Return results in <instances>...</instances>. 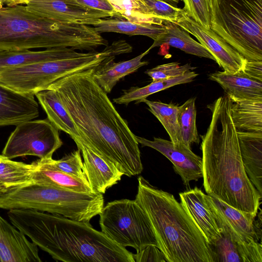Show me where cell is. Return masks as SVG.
Wrapping results in <instances>:
<instances>
[{
  "instance_id": "cell-1",
  "label": "cell",
  "mask_w": 262,
  "mask_h": 262,
  "mask_svg": "<svg viewBox=\"0 0 262 262\" xmlns=\"http://www.w3.org/2000/svg\"><path fill=\"white\" fill-rule=\"evenodd\" d=\"M94 69L61 78L47 89L58 94L82 143L114 164L123 175L139 174L143 168L136 135L94 79Z\"/></svg>"
},
{
  "instance_id": "cell-2",
  "label": "cell",
  "mask_w": 262,
  "mask_h": 262,
  "mask_svg": "<svg viewBox=\"0 0 262 262\" xmlns=\"http://www.w3.org/2000/svg\"><path fill=\"white\" fill-rule=\"evenodd\" d=\"M232 103L225 94L207 106L211 119L206 133L201 136L203 186L207 194L256 215L262 195L243 165L237 131L231 116Z\"/></svg>"
},
{
  "instance_id": "cell-3",
  "label": "cell",
  "mask_w": 262,
  "mask_h": 262,
  "mask_svg": "<svg viewBox=\"0 0 262 262\" xmlns=\"http://www.w3.org/2000/svg\"><path fill=\"white\" fill-rule=\"evenodd\" d=\"M11 224L52 257L64 262H135L133 254L90 222L29 209H12Z\"/></svg>"
},
{
  "instance_id": "cell-4",
  "label": "cell",
  "mask_w": 262,
  "mask_h": 262,
  "mask_svg": "<svg viewBox=\"0 0 262 262\" xmlns=\"http://www.w3.org/2000/svg\"><path fill=\"white\" fill-rule=\"evenodd\" d=\"M138 180L135 200L147 215L167 262H213L205 237L182 204L143 177Z\"/></svg>"
},
{
  "instance_id": "cell-5",
  "label": "cell",
  "mask_w": 262,
  "mask_h": 262,
  "mask_svg": "<svg viewBox=\"0 0 262 262\" xmlns=\"http://www.w3.org/2000/svg\"><path fill=\"white\" fill-rule=\"evenodd\" d=\"M107 44L89 25L44 18L29 11L26 5L0 9V50L70 48L92 51Z\"/></svg>"
},
{
  "instance_id": "cell-6",
  "label": "cell",
  "mask_w": 262,
  "mask_h": 262,
  "mask_svg": "<svg viewBox=\"0 0 262 262\" xmlns=\"http://www.w3.org/2000/svg\"><path fill=\"white\" fill-rule=\"evenodd\" d=\"M104 207L102 193L81 192L31 182L0 192V208L29 209L90 222Z\"/></svg>"
},
{
  "instance_id": "cell-7",
  "label": "cell",
  "mask_w": 262,
  "mask_h": 262,
  "mask_svg": "<svg viewBox=\"0 0 262 262\" xmlns=\"http://www.w3.org/2000/svg\"><path fill=\"white\" fill-rule=\"evenodd\" d=\"M210 29L248 61H262V0H210Z\"/></svg>"
},
{
  "instance_id": "cell-8",
  "label": "cell",
  "mask_w": 262,
  "mask_h": 262,
  "mask_svg": "<svg viewBox=\"0 0 262 262\" xmlns=\"http://www.w3.org/2000/svg\"><path fill=\"white\" fill-rule=\"evenodd\" d=\"M123 53L122 45L114 41L100 52H82L77 56L5 68L0 70V84L18 93L34 96L61 78L95 68Z\"/></svg>"
},
{
  "instance_id": "cell-9",
  "label": "cell",
  "mask_w": 262,
  "mask_h": 262,
  "mask_svg": "<svg viewBox=\"0 0 262 262\" xmlns=\"http://www.w3.org/2000/svg\"><path fill=\"white\" fill-rule=\"evenodd\" d=\"M99 215L101 232L119 246L137 252L150 245L158 247L149 220L135 200L108 202Z\"/></svg>"
},
{
  "instance_id": "cell-10",
  "label": "cell",
  "mask_w": 262,
  "mask_h": 262,
  "mask_svg": "<svg viewBox=\"0 0 262 262\" xmlns=\"http://www.w3.org/2000/svg\"><path fill=\"white\" fill-rule=\"evenodd\" d=\"M62 144L59 129L48 118L31 120L16 125L2 155L10 159L26 156L50 159Z\"/></svg>"
},
{
  "instance_id": "cell-11",
  "label": "cell",
  "mask_w": 262,
  "mask_h": 262,
  "mask_svg": "<svg viewBox=\"0 0 262 262\" xmlns=\"http://www.w3.org/2000/svg\"><path fill=\"white\" fill-rule=\"evenodd\" d=\"M176 24L194 36L224 72L234 74L243 68L247 60L242 55L211 29H206L189 17L184 10Z\"/></svg>"
},
{
  "instance_id": "cell-12",
  "label": "cell",
  "mask_w": 262,
  "mask_h": 262,
  "mask_svg": "<svg viewBox=\"0 0 262 262\" xmlns=\"http://www.w3.org/2000/svg\"><path fill=\"white\" fill-rule=\"evenodd\" d=\"M35 14L52 20L94 26L108 13L89 8L75 0H34L25 5Z\"/></svg>"
},
{
  "instance_id": "cell-13",
  "label": "cell",
  "mask_w": 262,
  "mask_h": 262,
  "mask_svg": "<svg viewBox=\"0 0 262 262\" xmlns=\"http://www.w3.org/2000/svg\"><path fill=\"white\" fill-rule=\"evenodd\" d=\"M205 196L221 232L227 233L235 242H258L256 215L236 209L213 195Z\"/></svg>"
},
{
  "instance_id": "cell-14",
  "label": "cell",
  "mask_w": 262,
  "mask_h": 262,
  "mask_svg": "<svg viewBox=\"0 0 262 262\" xmlns=\"http://www.w3.org/2000/svg\"><path fill=\"white\" fill-rule=\"evenodd\" d=\"M137 142L142 147H151L166 157L173 164L176 173L181 178L183 184L188 186L192 181L203 177L202 159L183 144L174 145L171 141L159 137L149 140L136 136Z\"/></svg>"
},
{
  "instance_id": "cell-15",
  "label": "cell",
  "mask_w": 262,
  "mask_h": 262,
  "mask_svg": "<svg viewBox=\"0 0 262 262\" xmlns=\"http://www.w3.org/2000/svg\"><path fill=\"white\" fill-rule=\"evenodd\" d=\"M38 247L0 215V262H40Z\"/></svg>"
},
{
  "instance_id": "cell-16",
  "label": "cell",
  "mask_w": 262,
  "mask_h": 262,
  "mask_svg": "<svg viewBox=\"0 0 262 262\" xmlns=\"http://www.w3.org/2000/svg\"><path fill=\"white\" fill-rule=\"evenodd\" d=\"M34 96L16 92L0 84V127L17 125L39 116Z\"/></svg>"
},
{
  "instance_id": "cell-17",
  "label": "cell",
  "mask_w": 262,
  "mask_h": 262,
  "mask_svg": "<svg viewBox=\"0 0 262 262\" xmlns=\"http://www.w3.org/2000/svg\"><path fill=\"white\" fill-rule=\"evenodd\" d=\"M205 195L197 187L179 193L181 203L201 230L208 245H212L221 237V233Z\"/></svg>"
},
{
  "instance_id": "cell-18",
  "label": "cell",
  "mask_w": 262,
  "mask_h": 262,
  "mask_svg": "<svg viewBox=\"0 0 262 262\" xmlns=\"http://www.w3.org/2000/svg\"><path fill=\"white\" fill-rule=\"evenodd\" d=\"M76 145L82 154L85 173L93 192L104 194L121 180L123 174L114 164L83 143Z\"/></svg>"
},
{
  "instance_id": "cell-19",
  "label": "cell",
  "mask_w": 262,
  "mask_h": 262,
  "mask_svg": "<svg viewBox=\"0 0 262 262\" xmlns=\"http://www.w3.org/2000/svg\"><path fill=\"white\" fill-rule=\"evenodd\" d=\"M237 136L246 172L262 195V133L237 132Z\"/></svg>"
},
{
  "instance_id": "cell-20",
  "label": "cell",
  "mask_w": 262,
  "mask_h": 262,
  "mask_svg": "<svg viewBox=\"0 0 262 262\" xmlns=\"http://www.w3.org/2000/svg\"><path fill=\"white\" fill-rule=\"evenodd\" d=\"M151 49L149 47L128 60L115 62V58L107 60L94 69L92 74L94 79L106 94L110 93L121 79L148 64V61L142 59Z\"/></svg>"
},
{
  "instance_id": "cell-21",
  "label": "cell",
  "mask_w": 262,
  "mask_h": 262,
  "mask_svg": "<svg viewBox=\"0 0 262 262\" xmlns=\"http://www.w3.org/2000/svg\"><path fill=\"white\" fill-rule=\"evenodd\" d=\"M209 78L221 85L232 102L262 97V81L241 71L234 74L217 71L209 74Z\"/></svg>"
},
{
  "instance_id": "cell-22",
  "label": "cell",
  "mask_w": 262,
  "mask_h": 262,
  "mask_svg": "<svg viewBox=\"0 0 262 262\" xmlns=\"http://www.w3.org/2000/svg\"><path fill=\"white\" fill-rule=\"evenodd\" d=\"M47 115V118L59 129L68 134L76 144L81 143L80 135L71 116L56 91L50 89L35 95Z\"/></svg>"
},
{
  "instance_id": "cell-23",
  "label": "cell",
  "mask_w": 262,
  "mask_h": 262,
  "mask_svg": "<svg viewBox=\"0 0 262 262\" xmlns=\"http://www.w3.org/2000/svg\"><path fill=\"white\" fill-rule=\"evenodd\" d=\"M82 53L70 48H53L38 51L0 50V70L31 63L77 56Z\"/></svg>"
},
{
  "instance_id": "cell-24",
  "label": "cell",
  "mask_w": 262,
  "mask_h": 262,
  "mask_svg": "<svg viewBox=\"0 0 262 262\" xmlns=\"http://www.w3.org/2000/svg\"><path fill=\"white\" fill-rule=\"evenodd\" d=\"M165 32L160 35L150 47H154L167 45L180 49L185 53L215 61L214 57L199 42L190 37L189 33L176 24L163 20Z\"/></svg>"
},
{
  "instance_id": "cell-25",
  "label": "cell",
  "mask_w": 262,
  "mask_h": 262,
  "mask_svg": "<svg viewBox=\"0 0 262 262\" xmlns=\"http://www.w3.org/2000/svg\"><path fill=\"white\" fill-rule=\"evenodd\" d=\"M230 111L237 132L262 133V97L232 102Z\"/></svg>"
},
{
  "instance_id": "cell-26",
  "label": "cell",
  "mask_w": 262,
  "mask_h": 262,
  "mask_svg": "<svg viewBox=\"0 0 262 262\" xmlns=\"http://www.w3.org/2000/svg\"><path fill=\"white\" fill-rule=\"evenodd\" d=\"M198 75V74L191 71L179 76L152 81L150 83L143 87H132L127 90H123V94L113 99V101L118 104L126 105L134 101L136 104H138L154 93L174 85L191 82Z\"/></svg>"
},
{
  "instance_id": "cell-27",
  "label": "cell",
  "mask_w": 262,
  "mask_h": 262,
  "mask_svg": "<svg viewBox=\"0 0 262 262\" xmlns=\"http://www.w3.org/2000/svg\"><path fill=\"white\" fill-rule=\"evenodd\" d=\"M35 163L33 182L75 191L93 192L90 185L83 181L47 166L40 159Z\"/></svg>"
},
{
  "instance_id": "cell-28",
  "label": "cell",
  "mask_w": 262,
  "mask_h": 262,
  "mask_svg": "<svg viewBox=\"0 0 262 262\" xmlns=\"http://www.w3.org/2000/svg\"><path fill=\"white\" fill-rule=\"evenodd\" d=\"M99 33L114 32L130 36L144 35L154 40L165 32L164 24H140L118 17L102 18L93 26Z\"/></svg>"
},
{
  "instance_id": "cell-29",
  "label": "cell",
  "mask_w": 262,
  "mask_h": 262,
  "mask_svg": "<svg viewBox=\"0 0 262 262\" xmlns=\"http://www.w3.org/2000/svg\"><path fill=\"white\" fill-rule=\"evenodd\" d=\"M35 169V162L28 164L15 161L0 155V192L32 182Z\"/></svg>"
},
{
  "instance_id": "cell-30",
  "label": "cell",
  "mask_w": 262,
  "mask_h": 262,
  "mask_svg": "<svg viewBox=\"0 0 262 262\" xmlns=\"http://www.w3.org/2000/svg\"><path fill=\"white\" fill-rule=\"evenodd\" d=\"M142 102L148 106V110L159 120L169 136L174 145L181 144L179 123V106L173 103H166L147 99Z\"/></svg>"
},
{
  "instance_id": "cell-31",
  "label": "cell",
  "mask_w": 262,
  "mask_h": 262,
  "mask_svg": "<svg viewBox=\"0 0 262 262\" xmlns=\"http://www.w3.org/2000/svg\"><path fill=\"white\" fill-rule=\"evenodd\" d=\"M115 16L140 24L162 25L163 20L153 17L143 0H107Z\"/></svg>"
},
{
  "instance_id": "cell-32",
  "label": "cell",
  "mask_w": 262,
  "mask_h": 262,
  "mask_svg": "<svg viewBox=\"0 0 262 262\" xmlns=\"http://www.w3.org/2000/svg\"><path fill=\"white\" fill-rule=\"evenodd\" d=\"M195 99V97L191 98L179 106V123L181 144L189 148L192 143L200 142L196 124Z\"/></svg>"
},
{
  "instance_id": "cell-33",
  "label": "cell",
  "mask_w": 262,
  "mask_h": 262,
  "mask_svg": "<svg viewBox=\"0 0 262 262\" xmlns=\"http://www.w3.org/2000/svg\"><path fill=\"white\" fill-rule=\"evenodd\" d=\"M40 160L47 166L77 178L89 185L80 150L79 149L59 160H54L52 158Z\"/></svg>"
},
{
  "instance_id": "cell-34",
  "label": "cell",
  "mask_w": 262,
  "mask_h": 262,
  "mask_svg": "<svg viewBox=\"0 0 262 262\" xmlns=\"http://www.w3.org/2000/svg\"><path fill=\"white\" fill-rule=\"evenodd\" d=\"M221 233V237L213 245H209L213 262H242L236 242L226 232Z\"/></svg>"
},
{
  "instance_id": "cell-35",
  "label": "cell",
  "mask_w": 262,
  "mask_h": 262,
  "mask_svg": "<svg viewBox=\"0 0 262 262\" xmlns=\"http://www.w3.org/2000/svg\"><path fill=\"white\" fill-rule=\"evenodd\" d=\"M183 8L189 17L207 29H210L211 11L210 0H183Z\"/></svg>"
},
{
  "instance_id": "cell-36",
  "label": "cell",
  "mask_w": 262,
  "mask_h": 262,
  "mask_svg": "<svg viewBox=\"0 0 262 262\" xmlns=\"http://www.w3.org/2000/svg\"><path fill=\"white\" fill-rule=\"evenodd\" d=\"M195 69L196 67H192L190 63L180 65L178 62H172L159 65L144 73L154 81L179 76Z\"/></svg>"
},
{
  "instance_id": "cell-37",
  "label": "cell",
  "mask_w": 262,
  "mask_h": 262,
  "mask_svg": "<svg viewBox=\"0 0 262 262\" xmlns=\"http://www.w3.org/2000/svg\"><path fill=\"white\" fill-rule=\"evenodd\" d=\"M150 14L154 17L176 24L183 9L173 7L160 0H143Z\"/></svg>"
},
{
  "instance_id": "cell-38",
  "label": "cell",
  "mask_w": 262,
  "mask_h": 262,
  "mask_svg": "<svg viewBox=\"0 0 262 262\" xmlns=\"http://www.w3.org/2000/svg\"><path fill=\"white\" fill-rule=\"evenodd\" d=\"M242 262H262V246L256 241L236 242Z\"/></svg>"
},
{
  "instance_id": "cell-39",
  "label": "cell",
  "mask_w": 262,
  "mask_h": 262,
  "mask_svg": "<svg viewBox=\"0 0 262 262\" xmlns=\"http://www.w3.org/2000/svg\"><path fill=\"white\" fill-rule=\"evenodd\" d=\"M135 262H167L164 255L155 245L147 246L136 254H133Z\"/></svg>"
},
{
  "instance_id": "cell-40",
  "label": "cell",
  "mask_w": 262,
  "mask_h": 262,
  "mask_svg": "<svg viewBox=\"0 0 262 262\" xmlns=\"http://www.w3.org/2000/svg\"><path fill=\"white\" fill-rule=\"evenodd\" d=\"M86 7L108 13L111 17L115 16L114 9L107 0H75Z\"/></svg>"
},
{
  "instance_id": "cell-41",
  "label": "cell",
  "mask_w": 262,
  "mask_h": 262,
  "mask_svg": "<svg viewBox=\"0 0 262 262\" xmlns=\"http://www.w3.org/2000/svg\"><path fill=\"white\" fill-rule=\"evenodd\" d=\"M239 71L247 76L262 81V61L247 60L243 68Z\"/></svg>"
},
{
  "instance_id": "cell-42",
  "label": "cell",
  "mask_w": 262,
  "mask_h": 262,
  "mask_svg": "<svg viewBox=\"0 0 262 262\" xmlns=\"http://www.w3.org/2000/svg\"><path fill=\"white\" fill-rule=\"evenodd\" d=\"M32 1H34V0H14L11 6H14V5H22V4L26 5L28 2H31Z\"/></svg>"
},
{
  "instance_id": "cell-43",
  "label": "cell",
  "mask_w": 262,
  "mask_h": 262,
  "mask_svg": "<svg viewBox=\"0 0 262 262\" xmlns=\"http://www.w3.org/2000/svg\"><path fill=\"white\" fill-rule=\"evenodd\" d=\"M164 2H166L169 5L177 7V5L180 1V0H160Z\"/></svg>"
},
{
  "instance_id": "cell-44",
  "label": "cell",
  "mask_w": 262,
  "mask_h": 262,
  "mask_svg": "<svg viewBox=\"0 0 262 262\" xmlns=\"http://www.w3.org/2000/svg\"><path fill=\"white\" fill-rule=\"evenodd\" d=\"M14 0H0L3 4H6L8 6H11Z\"/></svg>"
},
{
  "instance_id": "cell-45",
  "label": "cell",
  "mask_w": 262,
  "mask_h": 262,
  "mask_svg": "<svg viewBox=\"0 0 262 262\" xmlns=\"http://www.w3.org/2000/svg\"><path fill=\"white\" fill-rule=\"evenodd\" d=\"M3 4L1 2H0V9L3 7Z\"/></svg>"
},
{
  "instance_id": "cell-46",
  "label": "cell",
  "mask_w": 262,
  "mask_h": 262,
  "mask_svg": "<svg viewBox=\"0 0 262 262\" xmlns=\"http://www.w3.org/2000/svg\"><path fill=\"white\" fill-rule=\"evenodd\" d=\"M180 1H183V0H180Z\"/></svg>"
}]
</instances>
